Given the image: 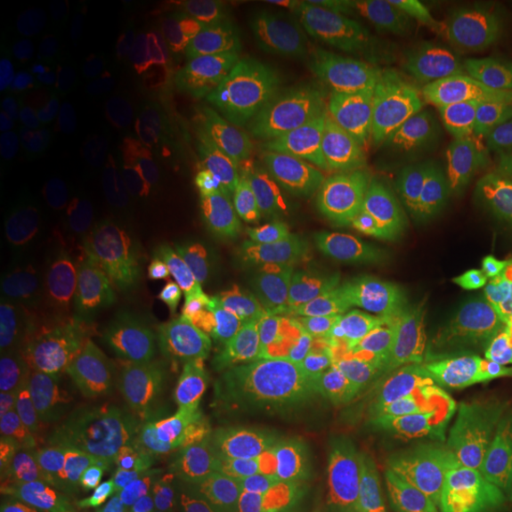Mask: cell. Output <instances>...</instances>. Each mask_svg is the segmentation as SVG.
<instances>
[{
    "instance_id": "obj_34",
    "label": "cell",
    "mask_w": 512,
    "mask_h": 512,
    "mask_svg": "<svg viewBox=\"0 0 512 512\" xmlns=\"http://www.w3.org/2000/svg\"><path fill=\"white\" fill-rule=\"evenodd\" d=\"M91 200L112 214H128L140 207V185L133 178H121L91 192Z\"/></svg>"
},
{
    "instance_id": "obj_6",
    "label": "cell",
    "mask_w": 512,
    "mask_h": 512,
    "mask_svg": "<svg viewBox=\"0 0 512 512\" xmlns=\"http://www.w3.org/2000/svg\"><path fill=\"white\" fill-rule=\"evenodd\" d=\"M264 287L275 309L294 323H313L335 297L328 254L309 240L275 242L264 256Z\"/></svg>"
},
{
    "instance_id": "obj_38",
    "label": "cell",
    "mask_w": 512,
    "mask_h": 512,
    "mask_svg": "<svg viewBox=\"0 0 512 512\" xmlns=\"http://www.w3.org/2000/svg\"><path fill=\"white\" fill-rule=\"evenodd\" d=\"M501 512H512V491L510 494H501Z\"/></svg>"
},
{
    "instance_id": "obj_8",
    "label": "cell",
    "mask_w": 512,
    "mask_h": 512,
    "mask_svg": "<svg viewBox=\"0 0 512 512\" xmlns=\"http://www.w3.org/2000/svg\"><path fill=\"white\" fill-rule=\"evenodd\" d=\"M304 439L323 489L337 494H366L373 489L380 465L363 448L347 418L306 403Z\"/></svg>"
},
{
    "instance_id": "obj_29",
    "label": "cell",
    "mask_w": 512,
    "mask_h": 512,
    "mask_svg": "<svg viewBox=\"0 0 512 512\" xmlns=\"http://www.w3.org/2000/svg\"><path fill=\"white\" fill-rule=\"evenodd\" d=\"M48 297L64 318L76 320V323H95V318L102 311L93 290V278H88L81 268L69 264L53 268Z\"/></svg>"
},
{
    "instance_id": "obj_26",
    "label": "cell",
    "mask_w": 512,
    "mask_h": 512,
    "mask_svg": "<svg viewBox=\"0 0 512 512\" xmlns=\"http://www.w3.org/2000/svg\"><path fill=\"white\" fill-rule=\"evenodd\" d=\"M88 197L79 185L67 178H48L38 185V192L31 204L27 223L38 230H55L67 223L86 219Z\"/></svg>"
},
{
    "instance_id": "obj_9",
    "label": "cell",
    "mask_w": 512,
    "mask_h": 512,
    "mask_svg": "<svg viewBox=\"0 0 512 512\" xmlns=\"http://www.w3.org/2000/svg\"><path fill=\"white\" fill-rule=\"evenodd\" d=\"M117 36L100 19H79L48 36L41 50V72L62 91H83L110 72Z\"/></svg>"
},
{
    "instance_id": "obj_31",
    "label": "cell",
    "mask_w": 512,
    "mask_h": 512,
    "mask_svg": "<svg viewBox=\"0 0 512 512\" xmlns=\"http://www.w3.org/2000/svg\"><path fill=\"white\" fill-rule=\"evenodd\" d=\"M489 339H491V368H494L496 387L501 394L503 411L512 422V332L501 323L489 318Z\"/></svg>"
},
{
    "instance_id": "obj_24",
    "label": "cell",
    "mask_w": 512,
    "mask_h": 512,
    "mask_svg": "<svg viewBox=\"0 0 512 512\" xmlns=\"http://www.w3.org/2000/svg\"><path fill=\"white\" fill-rule=\"evenodd\" d=\"M29 126L31 136L43 150L62 157L81 145L86 119L74 98H53L36 107Z\"/></svg>"
},
{
    "instance_id": "obj_18",
    "label": "cell",
    "mask_w": 512,
    "mask_h": 512,
    "mask_svg": "<svg viewBox=\"0 0 512 512\" xmlns=\"http://www.w3.org/2000/svg\"><path fill=\"white\" fill-rule=\"evenodd\" d=\"M145 126L147 105L143 93L133 86L114 88L98 112L93 147L102 152V157H124L143 138Z\"/></svg>"
},
{
    "instance_id": "obj_23",
    "label": "cell",
    "mask_w": 512,
    "mask_h": 512,
    "mask_svg": "<svg viewBox=\"0 0 512 512\" xmlns=\"http://www.w3.org/2000/svg\"><path fill=\"white\" fill-rule=\"evenodd\" d=\"M34 164L15 138L0 147V226L8 230L17 221L27 219L36 197Z\"/></svg>"
},
{
    "instance_id": "obj_25",
    "label": "cell",
    "mask_w": 512,
    "mask_h": 512,
    "mask_svg": "<svg viewBox=\"0 0 512 512\" xmlns=\"http://www.w3.org/2000/svg\"><path fill=\"white\" fill-rule=\"evenodd\" d=\"M470 150L498 140H512V64L501 81L477 102L475 112L463 126Z\"/></svg>"
},
{
    "instance_id": "obj_5",
    "label": "cell",
    "mask_w": 512,
    "mask_h": 512,
    "mask_svg": "<svg viewBox=\"0 0 512 512\" xmlns=\"http://www.w3.org/2000/svg\"><path fill=\"white\" fill-rule=\"evenodd\" d=\"M256 470L275 512H318L323 484L283 387H271L256 432Z\"/></svg>"
},
{
    "instance_id": "obj_11",
    "label": "cell",
    "mask_w": 512,
    "mask_h": 512,
    "mask_svg": "<svg viewBox=\"0 0 512 512\" xmlns=\"http://www.w3.org/2000/svg\"><path fill=\"white\" fill-rule=\"evenodd\" d=\"M268 375L271 351L252 337H235L214 351L204 377L211 396L223 411L245 418L254 413L264 394L271 392Z\"/></svg>"
},
{
    "instance_id": "obj_16",
    "label": "cell",
    "mask_w": 512,
    "mask_h": 512,
    "mask_svg": "<svg viewBox=\"0 0 512 512\" xmlns=\"http://www.w3.org/2000/svg\"><path fill=\"white\" fill-rule=\"evenodd\" d=\"M287 214V197L273 178H259L252 188L226 204L216 216V233L226 240H249L264 235Z\"/></svg>"
},
{
    "instance_id": "obj_17",
    "label": "cell",
    "mask_w": 512,
    "mask_h": 512,
    "mask_svg": "<svg viewBox=\"0 0 512 512\" xmlns=\"http://www.w3.org/2000/svg\"><path fill=\"white\" fill-rule=\"evenodd\" d=\"M337 74L332 64L316 67L309 79L299 86L290 110V140L297 150L323 143L332 114L339 100Z\"/></svg>"
},
{
    "instance_id": "obj_22",
    "label": "cell",
    "mask_w": 512,
    "mask_h": 512,
    "mask_svg": "<svg viewBox=\"0 0 512 512\" xmlns=\"http://www.w3.org/2000/svg\"><path fill=\"white\" fill-rule=\"evenodd\" d=\"M456 29L512 64V0H467L448 8Z\"/></svg>"
},
{
    "instance_id": "obj_15",
    "label": "cell",
    "mask_w": 512,
    "mask_h": 512,
    "mask_svg": "<svg viewBox=\"0 0 512 512\" xmlns=\"http://www.w3.org/2000/svg\"><path fill=\"white\" fill-rule=\"evenodd\" d=\"M188 202L190 183L181 164L169 162V159H155L145 164L138 219L147 233H169L181 221Z\"/></svg>"
},
{
    "instance_id": "obj_13",
    "label": "cell",
    "mask_w": 512,
    "mask_h": 512,
    "mask_svg": "<svg viewBox=\"0 0 512 512\" xmlns=\"http://www.w3.org/2000/svg\"><path fill=\"white\" fill-rule=\"evenodd\" d=\"M107 489L119 512H171V475L162 453L147 444L119 451L107 470Z\"/></svg>"
},
{
    "instance_id": "obj_30",
    "label": "cell",
    "mask_w": 512,
    "mask_h": 512,
    "mask_svg": "<svg viewBox=\"0 0 512 512\" xmlns=\"http://www.w3.org/2000/svg\"><path fill=\"white\" fill-rule=\"evenodd\" d=\"M5 273L34 302L46 297L50 275H53L48 254L31 240H17L15 245L8 247V252H5Z\"/></svg>"
},
{
    "instance_id": "obj_21",
    "label": "cell",
    "mask_w": 512,
    "mask_h": 512,
    "mask_svg": "<svg viewBox=\"0 0 512 512\" xmlns=\"http://www.w3.org/2000/svg\"><path fill=\"white\" fill-rule=\"evenodd\" d=\"M147 278H150V264H147L145 240L143 235L131 233L112 264L93 275V290L100 309H121L143 290Z\"/></svg>"
},
{
    "instance_id": "obj_35",
    "label": "cell",
    "mask_w": 512,
    "mask_h": 512,
    "mask_svg": "<svg viewBox=\"0 0 512 512\" xmlns=\"http://www.w3.org/2000/svg\"><path fill=\"white\" fill-rule=\"evenodd\" d=\"M486 458L494 467L498 482H501V494L512 491V422H503L498 430L491 434L486 444Z\"/></svg>"
},
{
    "instance_id": "obj_4",
    "label": "cell",
    "mask_w": 512,
    "mask_h": 512,
    "mask_svg": "<svg viewBox=\"0 0 512 512\" xmlns=\"http://www.w3.org/2000/svg\"><path fill=\"white\" fill-rule=\"evenodd\" d=\"M439 219L456 233L486 247L512 242V140L472 150L458 169L439 183Z\"/></svg>"
},
{
    "instance_id": "obj_12",
    "label": "cell",
    "mask_w": 512,
    "mask_h": 512,
    "mask_svg": "<svg viewBox=\"0 0 512 512\" xmlns=\"http://www.w3.org/2000/svg\"><path fill=\"white\" fill-rule=\"evenodd\" d=\"M370 110L382 164H418L425 152V124L399 76L368 79Z\"/></svg>"
},
{
    "instance_id": "obj_28",
    "label": "cell",
    "mask_w": 512,
    "mask_h": 512,
    "mask_svg": "<svg viewBox=\"0 0 512 512\" xmlns=\"http://www.w3.org/2000/svg\"><path fill=\"white\" fill-rule=\"evenodd\" d=\"M214 17L202 15L200 24L185 36L181 55H178V74H176V93L185 110H192L200 100L207 81L209 69V48L211 36H214Z\"/></svg>"
},
{
    "instance_id": "obj_1",
    "label": "cell",
    "mask_w": 512,
    "mask_h": 512,
    "mask_svg": "<svg viewBox=\"0 0 512 512\" xmlns=\"http://www.w3.org/2000/svg\"><path fill=\"white\" fill-rule=\"evenodd\" d=\"M337 325L347 351L373 373L399 358L430 354V318L422 294L396 256L368 252L351 268L337 306Z\"/></svg>"
},
{
    "instance_id": "obj_27",
    "label": "cell",
    "mask_w": 512,
    "mask_h": 512,
    "mask_svg": "<svg viewBox=\"0 0 512 512\" xmlns=\"http://www.w3.org/2000/svg\"><path fill=\"white\" fill-rule=\"evenodd\" d=\"M126 38L138 60L162 53L171 34V5L166 0H138L124 12Z\"/></svg>"
},
{
    "instance_id": "obj_39",
    "label": "cell",
    "mask_w": 512,
    "mask_h": 512,
    "mask_svg": "<svg viewBox=\"0 0 512 512\" xmlns=\"http://www.w3.org/2000/svg\"><path fill=\"white\" fill-rule=\"evenodd\" d=\"M53 512H81V510H74V508H62V510H53Z\"/></svg>"
},
{
    "instance_id": "obj_14",
    "label": "cell",
    "mask_w": 512,
    "mask_h": 512,
    "mask_svg": "<svg viewBox=\"0 0 512 512\" xmlns=\"http://www.w3.org/2000/svg\"><path fill=\"white\" fill-rule=\"evenodd\" d=\"M145 323L159 335H181L192 316L188 275L181 261L164 254L152 264L143 294Z\"/></svg>"
},
{
    "instance_id": "obj_3",
    "label": "cell",
    "mask_w": 512,
    "mask_h": 512,
    "mask_svg": "<svg viewBox=\"0 0 512 512\" xmlns=\"http://www.w3.org/2000/svg\"><path fill=\"white\" fill-rule=\"evenodd\" d=\"M302 377L309 406L330 408L347 418L377 465L394 458L399 427L373 370L347 349L313 342L302 363Z\"/></svg>"
},
{
    "instance_id": "obj_7",
    "label": "cell",
    "mask_w": 512,
    "mask_h": 512,
    "mask_svg": "<svg viewBox=\"0 0 512 512\" xmlns=\"http://www.w3.org/2000/svg\"><path fill=\"white\" fill-rule=\"evenodd\" d=\"M48 349L64 382L74 392L88 394L117 375L128 349V332L117 320L76 323L57 316L50 323Z\"/></svg>"
},
{
    "instance_id": "obj_37",
    "label": "cell",
    "mask_w": 512,
    "mask_h": 512,
    "mask_svg": "<svg viewBox=\"0 0 512 512\" xmlns=\"http://www.w3.org/2000/svg\"><path fill=\"white\" fill-rule=\"evenodd\" d=\"M171 512H228V508L226 503L219 501V498L185 494L174 503Z\"/></svg>"
},
{
    "instance_id": "obj_33",
    "label": "cell",
    "mask_w": 512,
    "mask_h": 512,
    "mask_svg": "<svg viewBox=\"0 0 512 512\" xmlns=\"http://www.w3.org/2000/svg\"><path fill=\"white\" fill-rule=\"evenodd\" d=\"M34 311V299L5 275V278L0 280V325L10 332L22 330L24 325L34 318Z\"/></svg>"
},
{
    "instance_id": "obj_20",
    "label": "cell",
    "mask_w": 512,
    "mask_h": 512,
    "mask_svg": "<svg viewBox=\"0 0 512 512\" xmlns=\"http://www.w3.org/2000/svg\"><path fill=\"white\" fill-rule=\"evenodd\" d=\"M264 155L254 138L226 136L216 143L207 164V185L214 195L233 197L256 183Z\"/></svg>"
},
{
    "instance_id": "obj_10",
    "label": "cell",
    "mask_w": 512,
    "mask_h": 512,
    "mask_svg": "<svg viewBox=\"0 0 512 512\" xmlns=\"http://www.w3.org/2000/svg\"><path fill=\"white\" fill-rule=\"evenodd\" d=\"M323 150L344 185H358L380 169L368 81H347L323 138Z\"/></svg>"
},
{
    "instance_id": "obj_2",
    "label": "cell",
    "mask_w": 512,
    "mask_h": 512,
    "mask_svg": "<svg viewBox=\"0 0 512 512\" xmlns=\"http://www.w3.org/2000/svg\"><path fill=\"white\" fill-rule=\"evenodd\" d=\"M510 69V62L458 29H439L401 48V79L432 133L463 131L465 121Z\"/></svg>"
},
{
    "instance_id": "obj_19",
    "label": "cell",
    "mask_w": 512,
    "mask_h": 512,
    "mask_svg": "<svg viewBox=\"0 0 512 512\" xmlns=\"http://www.w3.org/2000/svg\"><path fill=\"white\" fill-rule=\"evenodd\" d=\"M48 370V344L36 330H12L0 342V384L15 401H27L41 389Z\"/></svg>"
},
{
    "instance_id": "obj_36",
    "label": "cell",
    "mask_w": 512,
    "mask_h": 512,
    "mask_svg": "<svg viewBox=\"0 0 512 512\" xmlns=\"http://www.w3.org/2000/svg\"><path fill=\"white\" fill-rule=\"evenodd\" d=\"M76 176H79L81 185H93V190L126 178L124 166H119L117 162H112V159L107 157L83 159L79 171H76Z\"/></svg>"
},
{
    "instance_id": "obj_32",
    "label": "cell",
    "mask_w": 512,
    "mask_h": 512,
    "mask_svg": "<svg viewBox=\"0 0 512 512\" xmlns=\"http://www.w3.org/2000/svg\"><path fill=\"white\" fill-rule=\"evenodd\" d=\"M486 309L491 320L512 332V264H498L489 271Z\"/></svg>"
}]
</instances>
